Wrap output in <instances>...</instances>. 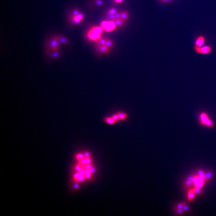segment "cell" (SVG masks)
<instances>
[{
	"mask_svg": "<svg viewBox=\"0 0 216 216\" xmlns=\"http://www.w3.org/2000/svg\"><path fill=\"white\" fill-rule=\"evenodd\" d=\"M112 117L114 120H115L116 121H117V122L119 121V116H118L117 113L116 114H113V115L112 116Z\"/></svg>",
	"mask_w": 216,
	"mask_h": 216,
	"instance_id": "obj_26",
	"label": "cell"
},
{
	"mask_svg": "<svg viewBox=\"0 0 216 216\" xmlns=\"http://www.w3.org/2000/svg\"><path fill=\"white\" fill-rule=\"evenodd\" d=\"M114 15H115V16L116 19L120 18L121 12H118V13L117 12L115 14H114Z\"/></svg>",
	"mask_w": 216,
	"mask_h": 216,
	"instance_id": "obj_28",
	"label": "cell"
},
{
	"mask_svg": "<svg viewBox=\"0 0 216 216\" xmlns=\"http://www.w3.org/2000/svg\"><path fill=\"white\" fill-rule=\"evenodd\" d=\"M184 203H181L177 205V209L178 208H183V205H184Z\"/></svg>",
	"mask_w": 216,
	"mask_h": 216,
	"instance_id": "obj_35",
	"label": "cell"
},
{
	"mask_svg": "<svg viewBox=\"0 0 216 216\" xmlns=\"http://www.w3.org/2000/svg\"><path fill=\"white\" fill-rule=\"evenodd\" d=\"M160 0V1H162H162H163V0Z\"/></svg>",
	"mask_w": 216,
	"mask_h": 216,
	"instance_id": "obj_42",
	"label": "cell"
},
{
	"mask_svg": "<svg viewBox=\"0 0 216 216\" xmlns=\"http://www.w3.org/2000/svg\"><path fill=\"white\" fill-rule=\"evenodd\" d=\"M107 17L109 19L112 21H114L116 19L115 16L114 14L112 15H107Z\"/></svg>",
	"mask_w": 216,
	"mask_h": 216,
	"instance_id": "obj_20",
	"label": "cell"
},
{
	"mask_svg": "<svg viewBox=\"0 0 216 216\" xmlns=\"http://www.w3.org/2000/svg\"><path fill=\"white\" fill-rule=\"evenodd\" d=\"M59 42L57 40L56 37H54L53 39H52L50 41V46L51 47L52 50L54 51H56L58 49Z\"/></svg>",
	"mask_w": 216,
	"mask_h": 216,
	"instance_id": "obj_7",
	"label": "cell"
},
{
	"mask_svg": "<svg viewBox=\"0 0 216 216\" xmlns=\"http://www.w3.org/2000/svg\"><path fill=\"white\" fill-rule=\"evenodd\" d=\"M212 176V173L211 172L207 173L205 175V180H208V179H209V178H210V177H211Z\"/></svg>",
	"mask_w": 216,
	"mask_h": 216,
	"instance_id": "obj_23",
	"label": "cell"
},
{
	"mask_svg": "<svg viewBox=\"0 0 216 216\" xmlns=\"http://www.w3.org/2000/svg\"><path fill=\"white\" fill-rule=\"evenodd\" d=\"M101 26L103 28L105 31L108 32L114 31L117 27L114 21L112 20L103 21L101 23Z\"/></svg>",
	"mask_w": 216,
	"mask_h": 216,
	"instance_id": "obj_3",
	"label": "cell"
},
{
	"mask_svg": "<svg viewBox=\"0 0 216 216\" xmlns=\"http://www.w3.org/2000/svg\"><path fill=\"white\" fill-rule=\"evenodd\" d=\"M86 158V161H87V164H90L91 163V162L92 160L91 159V158L90 157H89V158Z\"/></svg>",
	"mask_w": 216,
	"mask_h": 216,
	"instance_id": "obj_34",
	"label": "cell"
},
{
	"mask_svg": "<svg viewBox=\"0 0 216 216\" xmlns=\"http://www.w3.org/2000/svg\"><path fill=\"white\" fill-rule=\"evenodd\" d=\"M105 30L102 26H95L92 27L87 33L86 37L90 41L97 42L102 38V34L104 33Z\"/></svg>",
	"mask_w": 216,
	"mask_h": 216,
	"instance_id": "obj_1",
	"label": "cell"
},
{
	"mask_svg": "<svg viewBox=\"0 0 216 216\" xmlns=\"http://www.w3.org/2000/svg\"><path fill=\"white\" fill-rule=\"evenodd\" d=\"M57 40L59 42H61L63 44H67L68 43V40L66 38H64L62 37H56Z\"/></svg>",
	"mask_w": 216,
	"mask_h": 216,
	"instance_id": "obj_17",
	"label": "cell"
},
{
	"mask_svg": "<svg viewBox=\"0 0 216 216\" xmlns=\"http://www.w3.org/2000/svg\"><path fill=\"white\" fill-rule=\"evenodd\" d=\"M84 176H85V174L79 172V173H77L74 175V178L76 181H77L80 178H81V177H83Z\"/></svg>",
	"mask_w": 216,
	"mask_h": 216,
	"instance_id": "obj_15",
	"label": "cell"
},
{
	"mask_svg": "<svg viewBox=\"0 0 216 216\" xmlns=\"http://www.w3.org/2000/svg\"><path fill=\"white\" fill-rule=\"evenodd\" d=\"M194 49L197 53L201 55H207L210 54L212 51V48L209 45H205L201 47H197L194 46Z\"/></svg>",
	"mask_w": 216,
	"mask_h": 216,
	"instance_id": "obj_4",
	"label": "cell"
},
{
	"mask_svg": "<svg viewBox=\"0 0 216 216\" xmlns=\"http://www.w3.org/2000/svg\"><path fill=\"white\" fill-rule=\"evenodd\" d=\"M183 210L186 211H187L188 210H189V208L188 207V206L184 203L183 207Z\"/></svg>",
	"mask_w": 216,
	"mask_h": 216,
	"instance_id": "obj_29",
	"label": "cell"
},
{
	"mask_svg": "<svg viewBox=\"0 0 216 216\" xmlns=\"http://www.w3.org/2000/svg\"><path fill=\"white\" fill-rule=\"evenodd\" d=\"M84 18H85V15L84 14L80 13L79 15L72 16L71 21L73 24H79L81 23Z\"/></svg>",
	"mask_w": 216,
	"mask_h": 216,
	"instance_id": "obj_5",
	"label": "cell"
},
{
	"mask_svg": "<svg viewBox=\"0 0 216 216\" xmlns=\"http://www.w3.org/2000/svg\"><path fill=\"white\" fill-rule=\"evenodd\" d=\"M79 10H78L77 9L74 10L72 11V16H76V15H79V14L80 13Z\"/></svg>",
	"mask_w": 216,
	"mask_h": 216,
	"instance_id": "obj_21",
	"label": "cell"
},
{
	"mask_svg": "<svg viewBox=\"0 0 216 216\" xmlns=\"http://www.w3.org/2000/svg\"><path fill=\"white\" fill-rule=\"evenodd\" d=\"M193 178H194V177H192V176H190V177H189V178H188V180H189V181H193Z\"/></svg>",
	"mask_w": 216,
	"mask_h": 216,
	"instance_id": "obj_41",
	"label": "cell"
},
{
	"mask_svg": "<svg viewBox=\"0 0 216 216\" xmlns=\"http://www.w3.org/2000/svg\"><path fill=\"white\" fill-rule=\"evenodd\" d=\"M206 41V38L205 36L200 35L198 36L194 42V46L197 47H201L203 45Z\"/></svg>",
	"mask_w": 216,
	"mask_h": 216,
	"instance_id": "obj_6",
	"label": "cell"
},
{
	"mask_svg": "<svg viewBox=\"0 0 216 216\" xmlns=\"http://www.w3.org/2000/svg\"><path fill=\"white\" fill-rule=\"evenodd\" d=\"M76 158L80 160H82V159L85 158V157L83 154H78L76 156Z\"/></svg>",
	"mask_w": 216,
	"mask_h": 216,
	"instance_id": "obj_19",
	"label": "cell"
},
{
	"mask_svg": "<svg viewBox=\"0 0 216 216\" xmlns=\"http://www.w3.org/2000/svg\"><path fill=\"white\" fill-rule=\"evenodd\" d=\"M128 18H129V14L127 12L124 11L121 12V16H120L121 19L125 21L128 19Z\"/></svg>",
	"mask_w": 216,
	"mask_h": 216,
	"instance_id": "obj_12",
	"label": "cell"
},
{
	"mask_svg": "<svg viewBox=\"0 0 216 216\" xmlns=\"http://www.w3.org/2000/svg\"><path fill=\"white\" fill-rule=\"evenodd\" d=\"M109 48L107 47L105 45L97 46V50L100 53L103 54H106L109 51Z\"/></svg>",
	"mask_w": 216,
	"mask_h": 216,
	"instance_id": "obj_8",
	"label": "cell"
},
{
	"mask_svg": "<svg viewBox=\"0 0 216 216\" xmlns=\"http://www.w3.org/2000/svg\"><path fill=\"white\" fill-rule=\"evenodd\" d=\"M96 4L98 6H101L104 4L103 1L102 0H95Z\"/></svg>",
	"mask_w": 216,
	"mask_h": 216,
	"instance_id": "obj_22",
	"label": "cell"
},
{
	"mask_svg": "<svg viewBox=\"0 0 216 216\" xmlns=\"http://www.w3.org/2000/svg\"><path fill=\"white\" fill-rule=\"evenodd\" d=\"M107 39H106V38H101V39L96 42H97V46L105 45Z\"/></svg>",
	"mask_w": 216,
	"mask_h": 216,
	"instance_id": "obj_14",
	"label": "cell"
},
{
	"mask_svg": "<svg viewBox=\"0 0 216 216\" xmlns=\"http://www.w3.org/2000/svg\"><path fill=\"white\" fill-rule=\"evenodd\" d=\"M82 167H83V166H82L81 165H80L79 164V165L76 166L75 168L76 170L80 172L82 169Z\"/></svg>",
	"mask_w": 216,
	"mask_h": 216,
	"instance_id": "obj_24",
	"label": "cell"
},
{
	"mask_svg": "<svg viewBox=\"0 0 216 216\" xmlns=\"http://www.w3.org/2000/svg\"><path fill=\"white\" fill-rule=\"evenodd\" d=\"M192 184V181H189L188 180L186 182V185L188 186H190Z\"/></svg>",
	"mask_w": 216,
	"mask_h": 216,
	"instance_id": "obj_37",
	"label": "cell"
},
{
	"mask_svg": "<svg viewBox=\"0 0 216 216\" xmlns=\"http://www.w3.org/2000/svg\"><path fill=\"white\" fill-rule=\"evenodd\" d=\"M85 176L86 177V178H87L88 179H90L92 178V176L91 173H87L85 175Z\"/></svg>",
	"mask_w": 216,
	"mask_h": 216,
	"instance_id": "obj_30",
	"label": "cell"
},
{
	"mask_svg": "<svg viewBox=\"0 0 216 216\" xmlns=\"http://www.w3.org/2000/svg\"><path fill=\"white\" fill-rule=\"evenodd\" d=\"M124 0H113V1L116 3H120L123 1Z\"/></svg>",
	"mask_w": 216,
	"mask_h": 216,
	"instance_id": "obj_36",
	"label": "cell"
},
{
	"mask_svg": "<svg viewBox=\"0 0 216 216\" xmlns=\"http://www.w3.org/2000/svg\"><path fill=\"white\" fill-rule=\"evenodd\" d=\"M92 167H93V166L92 165L91 163L87 164L85 166V169H87V170H90Z\"/></svg>",
	"mask_w": 216,
	"mask_h": 216,
	"instance_id": "obj_27",
	"label": "cell"
},
{
	"mask_svg": "<svg viewBox=\"0 0 216 216\" xmlns=\"http://www.w3.org/2000/svg\"><path fill=\"white\" fill-rule=\"evenodd\" d=\"M117 9L115 8H112L109 10L107 12V15H112V14H115L117 13Z\"/></svg>",
	"mask_w": 216,
	"mask_h": 216,
	"instance_id": "obj_18",
	"label": "cell"
},
{
	"mask_svg": "<svg viewBox=\"0 0 216 216\" xmlns=\"http://www.w3.org/2000/svg\"><path fill=\"white\" fill-rule=\"evenodd\" d=\"M205 174L204 173L203 171H202V170H200V171H199V172H198V174H199V176H200V175H202L203 174Z\"/></svg>",
	"mask_w": 216,
	"mask_h": 216,
	"instance_id": "obj_40",
	"label": "cell"
},
{
	"mask_svg": "<svg viewBox=\"0 0 216 216\" xmlns=\"http://www.w3.org/2000/svg\"><path fill=\"white\" fill-rule=\"evenodd\" d=\"M195 193L194 189H192L189 191L188 194V199L189 201H192L194 199Z\"/></svg>",
	"mask_w": 216,
	"mask_h": 216,
	"instance_id": "obj_10",
	"label": "cell"
},
{
	"mask_svg": "<svg viewBox=\"0 0 216 216\" xmlns=\"http://www.w3.org/2000/svg\"><path fill=\"white\" fill-rule=\"evenodd\" d=\"M114 22L115 23L116 25L118 27H121L124 25L125 21L123 20L121 18L117 19L114 20Z\"/></svg>",
	"mask_w": 216,
	"mask_h": 216,
	"instance_id": "obj_11",
	"label": "cell"
},
{
	"mask_svg": "<svg viewBox=\"0 0 216 216\" xmlns=\"http://www.w3.org/2000/svg\"><path fill=\"white\" fill-rule=\"evenodd\" d=\"M183 208H178V209H177V210H176V212H177V213H178L179 214H181L183 213Z\"/></svg>",
	"mask_w": 216,
	"mask_h": 216,
	"instance_id": "obj_32",
	"label": "cell"
},
{
	"mask_svg": "<svg viewBox=\"0 0 216 216\" xmlns=\"http://www.w3.org/2000/svg\"><path fill=\"white\" fill-rule=\"evenodd\" d=\"M90 171H91V172L92 173H95L96 172V168L95 167H92L90 169Z\"/></svg>",
	"mask_w": 216,
	"mask_h": 216,
	"instance_id": "obj_33",
	"label": "cell"
},
{
	"mask_svg": "<svg viewBox=\"0 0 216 216\" xmlns=\"http://www.w3.org/2000/svg\"><path fill=\"white\" fill-rule=\"evenodd\" d=\"M198 118L200 123L209 128H212L214 126V123L210 118L209 114L206 111H202L199 113Z\"/></svg>",
	"mask_w": 216,
	"mask_h": 216,
	"instance_id": "obj_2",
	"label": "cell"
},
{
	"mask_svg": "<svg viewBox=\"0 0 216 216\" xmlns=\"http://www.w3.org/2000/svg\"><path fill=\"white\" fill-rule=\"evenodd\" d=\"M113 45H114L113 41L111 39H107L106 42V43L105 44V46H106L107 47L110 48H112L113 47Z\"/></svg>",
	"mask_w": 216,
	"mask_h": 216,
	"instance_id": "obj_16",
	"label": "cell"
},
{
	"mask_svg": "<svg viewBox=\"0 0 216 216\" xmlns=\"http://www.w3.org/2000/svg\"><path fill=\"white\" fill-rule=\"evenodd\" d=\"M104 120L105 122L110 125H113L117 122L112 117H106L104 118Z\"/></svg>",
	"mask_w": 216,
	"mask_h": 216,
	"instance_id": "obj_9",
	"label": "cell"
},
{
	"mask_svg": "<svg viewBox=\"0 0 216 216\" xmlns=\"http://www.w3.org/2000/svg\"><path fill=\"white\" fill-rule=\"evenodd\" d=\"M83 155L85 156V158H89V157H90V153H89V152H85V153H84Z\"/></svg>",
	"mask_w": 216,
	"mask_h": 216,
	"instance_id": "obj_31",
	"label": "cell"
},
{
	"mask_svg": "<svg viewBox=\"0 0 216 216\" xmlns=\"http://www.w3.org/2000/svg\"><path fill=\"white\" fill-rule=\"evenodd\" d=\"M79 188V184L78 183H76L74 185V188L76 189H77Z\"/></svg>",
	"mask_w": 216,
	"mask_h": 216,
	"instance_id": "obj_39",
	"label": "cell"
},
{
	"mask_svg": "<svg viewBox=\"0 0 216 216\" xmlns=\"http://www.w3.org/2000/svg\"><path fill=\"white\" fill-rule=\"evenodd\" d=\"M194 189L196 194H200V193H201V191L200 189V188L197 187L195 186Z\"/></svg>",
	"mask_w": 216,
	"mask_h": 216,
	"instance_id": "obj_25",
	"label": "cell"
},
{
	"mask_svg": "<svg viewBox=\"0 0 216 216\" xmlns=\"http://www.w3.org/2000/svg\"><path fill=\"white\" fill-rule=\"evenodd\" d=\"M174 0H163V1H162V2H164V3H168V2H172V1H173Z\"/></svg>",
	"mask_w": 216,
	"mask_h": 216,
	"instance_id": "obj_38",
	"label": "cell"
},
{
	"mask_svg": "<svg viewBox=\"0 0 216 216\" xmlns=\"http://www.w3.org/2000/svg\"><path fill=\"white\" fill-rule=\"evenodd\" d=\"M119 120H124L127 119V114L123 112H119L117 113Z\"/></svg>",
	"mask_w": 216,
	"mask_h": 216,
	"instance_id": "obj_13",
	"label": "cell"
}]
</instances>
